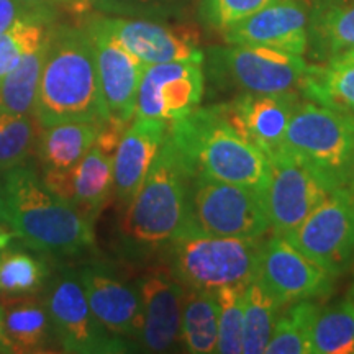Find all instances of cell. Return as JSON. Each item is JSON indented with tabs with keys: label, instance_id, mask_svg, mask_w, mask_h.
Masks as SVG:
<instances>
[{
	"label": "cell",
	"instance_id": "7a4b0ae2",
	"mask_svg": "<svg viewBox=\"0 0 354 354\" xmlns=\"http://www.w3.org/2000/svg\"><path fill=\"white\" fill-rule=\"evenodd\" d=\"M33 117L41 128L63 122H109L86 26L51 25Z\"/></svg>",
	"mask_w": 354,
	"mask_h": 354
},
{
	"label": "cell",
	"instance_id": "e0dca14e",
	"mask_svg": "<svg viewBox=\"0 0 354 354\" xmlns=\"http://www.w3.org/2000/svg\"><path fill=\"white\" fill-rule=\"evenodd\" d=\"M104 20L123 46L146 66L205 59L201 35L192 25L128 17H104Z\"/></svg>",
	"mask_w": 354,
	"mask_h": 354
},
{
	"label": "cell",
	"instance_id": "b9f144b4",
	"mask_svg": "<svg viewBox=\"0 0 354 354\" xmlns=\"http://www.w3.org/2000/svg\"><path fill=\"white\" fill-rule=\"evenodd\" d=\"M348 299L351 300L353 305H354V277H353V282H351V287H349V292H348Z\"/></svg>",
	"mask_w": 354,
	"mask_h": 354
},
{
	"label": "cell",
	"instance_id": "cb8c5ba5",
	"mask_svg": "<svg viewBox=\"0 0 354 354\" xmlns=\"http://www.w3.org/2000/svg\"><path fill=\"white\" fill-rule=\"evenodd\" d=\"M3 323L17 353L50 351L56 339L46 305L37 299L17 297L2 305Z\"/></svg>",
	"mask_w": 354,
	"mask_h": 354
},
{
	"label": "cell",
	"instance_id": "e575fe53",
	"mask_svg": "<svg viewBox=\"0 0 354 354\" xmlns=\"http://www.w3.org/2000/svg\"><path fill=\"white\" fill-rule=\"evenodd\" d=\"M272 2L274 0H201L198 19L209 28L223 33Z\"/></svg>",
	"mask_w": 354,
	"mask_h": 354
},
{
	"label": "cell",
	"instance_id": "9c48e42d",
	"mask_svg": "<svg viewBox=\"0 0 354 354\" xmlns=\"http://www.w3.org/2000/svg\"><path fill=\"white\" fill-rule=\"evenodd\" d=\"M44 305L61 351L71 354H120L131 344L109 333L97 320L76 271L63 268L46 282Z\"/></svg>",
	"mask_w": 354,
	"mask_h": 354
},
{
	"label": "cell",
	"instance_id": "52a82bcc",
	"mask_svg": "<svg viewBox=\"0 0 354 354\" xmlns=\"http://www.w3.org/2000/svg\"><path fill=\"white\" fill-rule=\"evenodd\" d=\"M308 66L304 56L250 44L214 46L207 53V71L215 86L240 94L300 92Z\"/></svg>",
	"mask_w": 354,
	"mask_h": 354
},
{
	"label": "cell",
	"instance_id": "83f0119b",
	"mask_svg": "<svg viewBox=\"0 0 354 354\" xmlns=\"http://www.w3.org/2000/svg\"><path fill=\"white\" fill-rule=\"evenodd\" d=\"M317 300H299L281 310L268 354H312V330L320 312Z\"/></svg>",
	"mask_w": 354,
	"mask_h": 354
},
{
	"label": "cell",
	"instance_id": "ab89813d",
	"mask_svg": "<svg viewBox=\"0 0 354 354\" xmlns=\"http://www.w3.org/2000/svg\"><path fill=\"white\" fill-rule=\"evenodd\" d=\"M330 61H333V63H343V64H354V48H353V50H348V51H344V53H342V55L335 56V57H333V59H330ZM326 63H328V61H326Z\"/></svg>",
	"mask_w": 354,
	"mask_h": 354
},
{
	"label": "cell",
	"instance_id": "74e56055",
	"mask_svg": "<svg viewBox=\"0 0 354 354\" xmlns=\"http://www.w3.org/2000/svg\"><path fill=\"white\" fill-rule=\"evenodd\" d=\"M12 353H17V351L7 335L6 323H3V308L2 305H0V354H12Z\"/></svg>",
	"mask_w": 354,
	"mask_h": 354
},
{
	"label": "cell",
	"instance_id": "9a60e30c",
	"mask_svg": "<svg viewBox=\"0 0 354 354\" xmlns=\"http://www.w3.org/2000/svg\"><path fill=\"white\" fill-rule=\"evenodd\" d=\"M84 294L100 325L109 333L138 346L141 305L138 290L117 269L102 261H91L77 271Z\"/></svg>",
	"mask_w": 354,
	"mask_h": 354
},
{
	"label": "cell",
	"instance_id": "d6986e66",
	"mask_svg": "<svg viewBox=\"0 0 354 354\" xmlns=\"http://www.w3.org/2000/svg\"><path fill=\"white\" fill-rule=\"evenodd\" d=\"M308 19L307 0H274L221 35L227 44L266 46L304 56L308 51Z\"/></svg>",
	"mask_w": 354,
	"mask_h": 354
},
{
	"label": "cell",
	"instance_id": "3957f363",
	"mask_svg": "<svg viewBox=\"0 0 354 354\" xmlns=\"http://www.w3.org/2000/svg\"><path fill=\"white\" fill-rule=\"evenodd\" d=\"M6 190V225L38 253L69 258L95 246L94 223L57 197L28 166L2 172Z\"/></svg>",
	"mask_w": 354,
	"mask_h": 354
},
{
	"label": "cell",
	"instance_id": "4316f807",
	"mask_svg": "<svg viewBox=\"0 0 354 354\" xmlns=\"http://www.w3.org/2000/svg\"><path fill=\"white\" fill-rule=\"evenodd\" d=\"M281 302L274 297L263 281L256 276L245 289L243 313V353H266L281 310Z\"/></svg>",
	"mask_w": 354,
	"mask_h": 354
},
{
	"label": "cell",
	"instance_id": "44dd1931",
	"mask_svg": "<svg viewBox=\"0 0 354 354\" xmlns=\"http://www.w3.org/2000/svg\"><path fill=\"white\" fill-rule=\"evenodd\" d=\"M354 48V0H313L310 3L308 51L326 63Z\"/></svg>",
	"mask_w": 354,
	"mask_h": 354
},
{
	"label": "cell",
	"instance_id": "ffe728a7",
	"mask_svg": "<svg viewBox=\"0 0 354 354\" xmlns=\"http://www.w3.org/2000/svg\"><path fill=\"white\" fill-rule=\"evenodd\" d=\"M169 122L133 118L113 153V194L128 205L151 169L169 133Z\"/></svg>",
	"mask_w": 354,
	"mask_h": 354
},
{
	"label": "cell",
	"instance_id": "f546056e",
	"mask_svg": "<svg viewBox=\"0 0 354 354\" xmlns=\"http://www.w3.org/2000/svg\"><path fill=\"white\" fill-rule=\"evenodd\" d=\"M312 354H354V305L349 299L320 308L312 330Z\"/></svg>",
	"mask_w": 354,
	"mask_h": 354
},
{
	"label": "cell",
	"instance_id": "f35d334b",
	"mask_svg": "<svg viewBox=\"0 0 354 354\" xmlns=\"http://www.w3.org/2000/svg\"><path fill=\"white\" fill-rule=\"evenodd\" d=\"M6 216H7V203H6V190H3L2 176H0V223L6 225ZM7 227V225H6Z\"/></svg>",
	"mask_w": 354,
	"mask_h": 354
},
{
	"label": "cell",
	"instance_id": "1f68e13d",
	"mask_svg": "<svg viewBox=\"0 0 354 354\" xmlns=\"http://www.w3.org/2000/svg\"><path fill=\"white\" fill-rule=\"evenodd\" d=\"M33 115L10 113L0 109V174L24 166L37 148Z\"/></svg>",
	"mask_w": 354,
	"mask_h": 354
},
{
	"label": "cell",
	"instance_id": "8992f818",
	"mask_svg": "<svg viewBox=\"0 0 354 354\" xmlns=\"http://www.w3.org/2000/svg\"><path fill=\"white\" fill-rule=\"evenodd\" d=\"M284 148L325 174L336 187H349L354 115L302 100L287 128Z\"/></svg>",
	"mask_w": 354,
	"mask_h": 354
},
{
	"label": "cell",
	"instance_id": "5b68a950",
	"mask_svg": "<svg viewBox=\"0 0 354 354\" xmlns=\"http://www.w3.org/2000/svg\"><path fill=\"white\" fill-rule=\"evenodd\" d=\"M263 238L216 236L192 230L176 238L162 253L167 268L187 289L215 292L246 287L258 276Z\"/></svg>",
	"mask_w": 354,
	"mask_h": 354
},
{
	"label": "cell",
	"instance_id": "7dc6e473",
	"mask_svg": "<svg viewBox=\"0 0 354 354\" xmlns=\"http://www.w3.org/2000/svg\"><path fill=\"white\" fill-rule=\"evenodd\" d=\"M349 187H351V189H353V192H354V184H351V185H349Z\"/></svg>",
	"mask_w": 354,
	"mask_h": 354
},
{
	"label": "cell",
	"instance_id": "8fae6325",
	"mask_svg": "<svg viewBox=\"0 0 354 354\" xmlns=\"http://www.w3.org/2000/svg\"><path fill=\"white\" fill-rule=\"evenodd\" d=\"M286 238L331 276H343L354 266L353 189H336Z\"/></svg>",
	"mask_w": 354,
	"mask_h": 354
},
{
	"label": "cell",
	"instance_id": "4fadbf2b",
	"mask_svg": "<svg viewBox=\"0 0 354 354\" xmlns=\"http://www.w3.org/2000/svg\"><path fill=\"white\" fill-rule=\"evenodd\" d=\"M258 277L282 307L299 300L328 297L336 281L286 236L276 233L263 240Z\"/></svg>",
	"mask_w": 354,
	"mask_h": 354
},
{
	"label": "cell",
	"instance_id": "d6a6232c",
	"mask_svg": "<svg viewBox=\"0 0 354 354\" xmlns=\"http://www.w3.org/2000/svg\"><path fill=\"white\" fill-rule=\"evenodd\" d=\"M51 25V20L25 19L0 33V82L26 55L41 46Z\"/></svg>",
	"mask_w": 354,
	"mask_h": 354
},
{
	"label": "cell",
	"instance_id": "603a6c76",
	"mask_svg": "<svg viewBox=\"0 0 354 354\" xmlns=\"http://www.w3.org/2000/svg\"><path fill=\"white\" fill-rule=\"evenodd\" d=\"M113 194V154L94 145L71 174L69 203L91 223Z\"/></svg>",
	"mask_w": 354,
	"mask_h": 354
},
{
	"label": "cell",
	"instance_id": "f6af8a7d",
	"mask_svg": "<svg viewBox=\"0 0 354 354\" xmlns=\"http://www.w3.org/2000/svg\"><path fill=\"white\" fill-rule=\"evenodd\" d=\"M3 232H7V230H6V225L0 223V233H3Z\"/></svg>",
	"mask_w": 354,
	"mask_h": 354
},
{
	"label": "cell",
	"instance_id": "7c38bea8",
	"mask_svg": "<svg viewBox=\"0 0 354 354\" xmlns=\"http://www.w3.org/2000/svg\"><path fill=\"white\" fill-rule=\"evenodd\" d=\"M86 28L94 44L97 74L109 122L128 127L135 118L138 88L146 64L110 32L104 17L88 20Z\"/></svg>",
	"mask_w": 354,
	"mask_h": 354
},
{
	"label": "cell",
	"instance_id": "7402d4cb",
	"mask_svg": "<svg viewBox=\"0 0 354 354\" xmlns=\"http://www.w3.org/2000/svg\"><path fill=\"white\" fill-rule=\"evenodd\" d=\"M95 122H63L43 128L37 154L43 174H68L95 145L100 127Z\"/></svg>",
	"mask_w": 354,
	"mask_h": 354
},
{
	"label": "cell",
	"instance_id": "5bb4252c",
	"mask_svg": "<svg viewBox=\"0 0 354 354\" xmlns=\"http://www.w3.org/2000/svg\"><path fill=\"white\" fill-rule=\"evenodd\" d=\"M203 92V61L148 64L140 82L135 117L171 123L197 109Z\"/></svg>",
	"mask_w": 354,
	"mask_h": 354
},
{
	"label": "cell",
	"instance_id": "ac0fdd59",
	"mask_svg": "<svg viewBox=\"0 0 354 354\" xmlns=\"http://www.w3.org/2000/svg\"><path fill=\"white\" fill-rule=\"evenodd\" d=\"M302 100L299 91L281 94L245 92L220 105L227 120L269 159L284 148L287 128Z\"/></svg>",
	"mask_w": 354,
	"mask_h": 354
},
{
	"label": "cell",
	"instance_id": "277c9868",
	"mask_svg": "<svg viewBox=\"0 0 354 354\" xmlns=\"http://www.w3.org/2000/svg\"><path fill=\"white\" fill-rule=\"evenodd\" d=\"M169 136L196 172L248 187H268V156L227 120L220 104L197 107L171 122Z\"/></svg>",
	"mask_w": 354,
	"mask_h": 354
},
{
	"label": "cell",
	"instance_id": "6da1fadb",
	"mask_svg": "<svg viewBox=\"0 0 354 354\" xmlns=\"http://www.w3.org/2000/svg\"><path fill=\"white\" fill-rule=\"evenodd\" d=\"M192 166L167 133L143 184L120 221V246L128 259L165 251L176 238L192 232Z\"/></svg>",
	"mask_w": 354,
	"mask_h": 354
},
{
	"label": "cell",
	"instance_id": "d4e9b609",
	"mask_svg": "<svg viewBox=\"0 0 354 354\" xmlns=\"http://www.w3.org/2000/svg\"><path fill=\"white\" fill-rule=\"evenodd\" d=\"M180 346L190 354L216 353L218 304H216L215 292L198 289L185 290L183 318H180Z\"/></svg>",
	"mask_w": 354,
	"mask_h": 354
},
{
	"label": "cell",
	"instance_id": "bcb514c9",
	"mask_svg": "<svg viewBox=\"0 0 354 354\" xmlns=\"http://www.w3.org/2000/svg\"><path fill=\"white\" fill-rule=\"evenodd\" d=\"M53 2H73V0H53Z\"/></svg>",
	"mask_w": 354,
	"mask_h": 354
},
{
	"label": "cell",
	"instance_id": "ba28073f",
	"mask_svg": "<svg viewBox=\"0 0 354 354\" xmlns=\"http://www.w3.org/2000/svg\"><path fill=\"white\" fill-rule=\"evenodd\" d=\"M192 230L216 236L263 238L271 230L264 190L194 172Z\"/></svg>",
	"mask_w": 354,
	"mask_h": 354
},
{
	"label": "cell",
	"instance_id": "f1b7e54d",
	"mask_svg": "<svg viewBox=\"0 0 354 354\" xmlns=\"http://www.w3.org/2000/svg\"><path fill=\"white\" fill-rule=\"evenodd\" d=\"M48 37L38 50L26 55L0 82V109L10 113L33 115L38 97L44 59H46Z\"/></svg>",
	"mask_w": 354,
	"mask_h": 354
},
{
	"label": "cell",
	"instance_id": "30bf717a",
	"mask_svg": "<svg viewBox=\"0 0 354 354\" xmlns=\"http://www.w3.org/2000/svg\"><path fill=\"white\" fill-rule=\"evenodd\" d=\"M271 176L264 190L272 233L289 234L335 192L325 174L282 148L269 158Z\"/></svg>",
	"mask_w": 354,
	"mask_h": 354
},
{
	"label": "cell",
	"instance_id": "60d3db41",
	"mask_svg": "<svg viewBox=\"0 0 354 354\" xmlns=\"http://www.w3.org/2000/svg\"><path fill=\"white\" fill-rule=\"evenodd\" d=\"M25 2H30V3H37V6H48V3H51L53 0H25Z\"/></svg>",
	"mask_w": 354,
	"mask_h": 354
},
{
	"label": "cell",
	"instance_id": "8d00e7d4",
	"mask_svg": "<svg viewBox=\"0 0 354 354\" xmlns=\"http://www.w3.org/2000/svg\"><path fill=\"white\" fill-rule=\"evenodd\" d=\"M25 19L55 20L53 6H37L25 0H0V33L10 28L17 21Z\"/></svg>",
	"mask_w": 354,
	"mask_h": 354
},
{
	"label": "cell",
	"instance_id": "4dcf8cb0",
	"mask_svg": "<svg viewBox=\"0 0 354 354\" xmlns=\"http://www.w3.org/2000/svg\"><path fill=\"white\" fill-rule=\"evenodd\" d=\"M50 271L43 258L20 250L0 254V294L24 297L37 294L48 282Z\"/></svg>",
	"mask_w": 354,
	"mask_h": 354
},
{
	"label": "cell",
	"instance_id": "ee69618b",
	"mask_svg": "<svg viewBox=\"0 0 354 354\" xmlns=\"http://www.w3.org/2000/svg\"><path fill=\"white\" fill-rule=\"evenodd\" d=\"M351 184H354V156H353V161H351Z\"/></svg>",
	"mask_w": 354,
	"mask_h": 354
},
{
	"label": "cell",
	"instance_id": "484cf974",
	"mask_svg": "<svg viewBox=\"0 0 354 354\" xmlns=\"http://www.w3.org/2000/svg\"><path fill=\"white\" fill-rule=\"evenodd\" d=\"M300 94L305 100L336 112L354 115V64H310Z\"/></svg>",
	"mask_w": 354,
	"mask_h": 354
},
{
	"label": "cell",
	"instance_id": "d590c367",
	"mask_svg": "<svg viewBox=\"0 0 354 354\" xmlns=\"http://www.w3.org/2000/svg\"><path fill=\"white\" fill-rule=\"evenodd\" d=\"M100 10L128 19H179L190 0H97Z\"/></svg>",
	"mask_w": 354,
	"mask_h": 354
},
{
	"label": "cell",
	"instance_id": "7bdbcfd3",
	"mask_svg": "<svg viewBox=\"0 0 354 354\" xmlns=\"http://www.w3.org/2000/svg\"><path fill=\"white\" fill-rule=\"evenodd\" d=\"M73 2H77L79 6H92V3H95L97 0H73Z\"/></svg>",
	"mask_w": 354,
	"mask_h": 354
},
{
	"label": "cell",
	"instance_id": "836d02e7",
	"mask_svg": "<svg viewBox=\"0 0 354 354\" xmlns=\"http://www.w3.org/2000/svg\"><path fill=\"white\" fill-rule=\"evenodd\" d=\"M243 286L221 287L215 290L218 304V346L220 354L243 353V313H245Z\"/></svg>",
	"mask_w": 354,
	"mask_h": 354
},
{
	"label": "cell",
	"instance_id": "2e32d148",
	"mask_svg": "<svg viewBox=\"0 0 354 354\" xmlns=\"http://www.w3.org/2000/svg\"><path fill=\"white\" fill-rule=\"evenodd\" d=\"M141 305L138 348L169 353L180 346V318L185 286L167 269H151L135 282Z\"/></svg>",
	"mask_w": 354,
	"mask_h": 354
}]
</instances>
